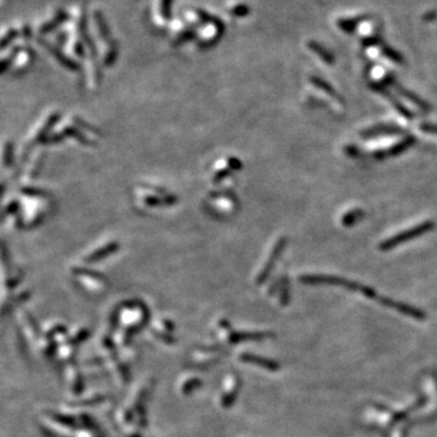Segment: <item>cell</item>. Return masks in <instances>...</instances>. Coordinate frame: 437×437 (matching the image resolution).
<instances>
[{
	"instance_id": "obj_1",
	"label": "cell",
	"mask_w": 437,
	"mask_h": 437,
	"mask_svg": "<svg viewBox=\"0 0 437 437\" xmlns=\"http://www.w3.org/2000/svg\"><path fill=\"white\" fill-rule=\"evenodd\" d=\"M435 224L433 221H425L423 224L418 225V226H414L412 228L406 229V231H402L401 233H397L396 236L391 237L389 239H385L384 242L379 244V249L383 251L390 250V249L395 248L397 245H401L404 242L411 241V239L417 238V237H420L423 234L428 233L429 231L434 228Z\"/></svg>"
},
{
	"instance_id": "obj_2",
	"label": "cell",
	"mask_w": 437,
	"mask_h": 437,
	"mask_svg": "<svg viewBox=\"0 0 437 437\" xmlns=\"http://www.w3.org/2000/svg\"><path fill=\"white\" fill-rule=\"evenodd\" d=\"M300 280L305 284H327V285H339V287L348 288L351 290H360L362 285L353 280H345V278L336 277V276L326 275H307L300 277Z\"/></svg>"
},
{
	"instance_id": "obj_3",
	"label": "cell",
	"mask_w": 437,
	"mask_h": 437,
	"mask_svg": "<svg viewBox=\"0 0 437 437\" xmlns=\"http://www.w3.org/2000/svg\"><path fill=\"white\" fill-rule=\"evenodd\" d=\"M287 242L288 241H287V238H285V237H282V238H280V239H278L277 244H276L275 248H273L272 253H271V255H270V258H268L267 262H266L265 267L262 268V271H261L260 276H259V278H258L259 283L263 282V280H265L266 278H267V276L270 275V272H271V271H272V268H273V266H275V263H276V261H277V259L280 258V254L283 253V250H284L285 246H287Z\"/></svg>"
},
{
	"instance_id": "obj_4",
	"label": "cell",
	"mask_w": 437,
	"mask_h": 437,
	"mask_svg": "<svg viewBox=\"0 0 437 437\" xmlns=\"http://www.w3.org/2000/svg\"><path fill=\"white\" fill-rule=\"evenodd\" d=\"M401 133H403V129L395 124H379L361 131V136L363 139H370L380 135H396Z\"/></svg>"
},
{
	"instance_id": "obj_5",
	"label": "cell",
	"mask_w": 437,
	"mask_h": 437,
	"mask_svg": "<svg viewBox=\"0 0 437 437\" xmlns=\"http://www.w3.org/2000/svg\"><path fill=\"white\" fill-rule=\"evenodd\" d=\"M414 142H416V139H414L413 136H407V138H404L401 142L396 143V145H394L391 148H389V150L378 151V152H375L374 157L377 158V159H384V158L387 157H396V156L401 155V153H403L404 151L411 148Z\"/></svg>"
},
{
	"instance_id": "obj_6",
	"label": "cell",
	"mask_w": 437,
	"mask_h": 437,
	"mask_svg": "<svg viewBox=\"0 0 437 437\" xmlns=\"http://www.w3.org/2000/svg\"><path fill=\"white\" fill-rule=\"evenodd\" d=\"M372 87H373V90H375V91H377V92L382 94L383 96H384L385 99L387 100V101L391 102V105H392V106H394V108L396 109V111L399 112V113L401 114V116H403V118L409 119V121H411V119H413V113H412V112L409 111L408 108H406V107H404L403 105H402L401 102L399 101V100L395 99V97L392 96L391 94H390L389 90H387L386 87H383V85H379V84H373Z\"/></svg>"
},
{
	"instance_id": "obj_7",
	"label": "cell",
	"mask_w": 437,
	"mask_h": 437,
	"mask_svg": "<svg viewBox=\"0 0 437 437\" xmlns=\"http://www.w3.org/2000/svg\"><path fill=\"white\" fill-rule=\"evenodd\" d=\"M38 41L41 44V45L44 46V48L46 49V50L50 51V52L52 53L53 56H55L56 60H57L58 62H60L61 65L63 66V67L68 68V70H79V66H78V63L74 62V61H73V60H70V57H67V56H66L65 53H63L62 51L60 50V49H57V48H56V46L51 45L50 43H48V41L43 40V39H40V40H38Z\"/></svg>"
},
{
	"instance_id": "obj_8",
	"label": "cell",
	"mask_w": 437,
	"mask_h": 437,
	"mask_svg": "<svg viewBox=\"0 0 437 437\" xmlns=\"http://www.w3.org/2000/svg\"><path fill=\"white\" fill-rule=\"evenodd\" d=\"M391 85H394V87H396L397 91H399L400 94L402 95V96H404V97H406V99H408L409 101L413 102V104L417 105V106H418L420 109H423V111H425V112H430L431 111L430 105H429L426 101H424L423 99H420V97H419V96H417V95L414 94V92L409 91V90H407L406 87H402V85L397 84V83L395 82V80H394V82H392Z\"/></svg>"
},
{
	"instance_id": "obj_9",
	"label": "cell",
	"mask_w": 437,
	"mask_h": 437,
	"mask_svg": "<svg viewBox=\"0 0 437 437\" xmlns=\"http://www.w3.org/2000/svg\"><path fill=\"white\" fill-rule=\"evenodd\" d=\"M68 18H70V16H68V14L65 11V10H58L51 21L46 22V23H44L43 26L40 27V29H39V33L40 34L50 33V32L55 31L57 27H60L61 24L65 23Z\"/></svg>"
},
{
	"instance_id": "obj_10",
	"label": "cell",
	"mask_w": 437,
	"mask_h": 437,
	"mask_svg": "<svg viewBox=\"0 0 437 437\" xmlns=\"http://www.w3.org/2000/svg\"><path fill=\"white\" fill-rule=\"evenodd\" d=\"M310 80H311V83L315 85V87H317L318 89H321L322 91H324L326 94L331 95V97H333L334 100H336L338 102H343V99H341L340 95H339L338 92L334 90V87H332L328 82H326V80L322 79V78H318V77H311V79Z\"/></svg>"
},
{
	"instance_id": "obj_11",
	"label": "cell",
	"mask_w": 437,
	"mask_h": 437,
	"mask_svg": "<svg viewBox=\"0 0 437 437\" xmlns=\"http://www.w3.org/2000/svg\"><path fill=\"white\" fill-rule=\"evenodd\" d=\"M307 45H309L310 50H312L315 53H316V55H318L319 57L324 61V62L328 63V65H333L334 61H335L334 60L333 53L329 52L326 48H323L322 45H319V44L316 43V41H310Z\"/></svg>"
},
{
	"instance_id": "obj_12",
	"label": "cell",
	"mask_w": 437,
	"mask_h": 437,
	"mask_svg": "<svg viewBox=\"0 0 437 437\" xmlns=\"http://www.w3.org/2000/svg\"><path fill=\"white\" fill-rule=\"evenodd\" d=\"M94 18H95V22H96L97 27H99L100 34H101L102 38H104L105 40H111V32H109L108 24H107L106 18H105V16L102 15V12L95 11Z\"/></svg>"
},
{
	"instance_id": "obj_13",
	"label": "cell",
	"mask_w": 437,
	"mask_h": 437,
	"mask_svg": "<svg viewBox=\"0 0 437 437\" xmlns=\"http://www.w3.org/2000/svg\"><path fill=\"white\" fill-rule=\"evenodd\" d=\"M365 215L366 214L362 209H353V210L349 211V213H346L345 215L343 216L341 222H343V225L345 227H351L353 226L356 222L361 221V220L365 218Z\"/></svg>"
},
{
	"instance_id": "obj_14",
	"label": "cell",
	"mask_w": 437,
	"mask_h": 437,
	"mask_svg": "<svg viewBox=\"0 0 437 437\" xmlns=\"http://www.w3.org/2000/svg\"><path fill=\"white\" fill-rule=\"evenodd\" d=\"M196 36H197V33L194 29H191V28L185 29V31H182L181 33L177 35V38L175 39L174 44L175 45H180V44H184V43H186V41L192 40V39H194Z\"/></svg>"
},
{
	"instance_id": "obj_15",
	"label": "cell",
	"mask_w": 437,
	"mask_h": 437,
	"mask_svg": "<svg viewBox=\"0 0 437 437\" xmlns=\"http://www.w3.org/2000/svg\"><path fill=\"white\" fill-rule=\"evenodd\" d=\"M382 51L389 60L394 61V62L396 63H403V57H402V55L399 52V51L394 50V49L390 48V46H383Z\"/></svg>"
},
{
	"instance_id": "obj_16",
	"label": "cell",
	"mask_w": 437,
	"mask_h": 437,
	"mask_svg": "<svg viewBox=\"0 0 437 437\" xmlns=\"http://www.w3.org/2000/svg\"><path fill=\"white\" fill-rule=\"evenodd\" d=\"M229 14L234 17H245L250 14V7L246 4H237L229 9Z\"/></svg>"
},
{
	"instance_id": "obj_17",
	"label": "cell",
	"mask_w": 437,
	"mask_h": 437,
	"mask_svg": "<svg viewBox=\"0 0 437 437\" xmlns=\"http://www.w3.org/2000/svg\"><path fill=\"white\" fill-rule=\"evenodd\" d=\"M174 0H162L160 1V15L165 21L172 19V6Z\"/></svg>"
},
{
	"instance_id": "obj_18",
	"label": "cell",
	"mask_w": 437,
	"mask_h": 437,
	"mask_svg": "<svg viewBox=\"0 0 437 437\" xmlns=\"http://www.w3.org/2000/svg\"><path fill=\"white\" fill-rule=\"evenodd\" d=\"M356 24H357V21L351 18H341L338 21V26L346 33H352L356 28Z\"/></svg>"
},
{
	"instance_id": "obj_19",
	"label": "cell",
	"mask_w": 437,
	"mask_h": 437,
	"mask_svg": "<svg viewBox=\"0 0 437 437\" xmlns=\"http://www.w3.org/2000/svg\"><path fill=\"white\" fill-rule=\"evenodd\" d=\"M18 31H17V29H10L9 32H7L6 34H5L4 36H2V39H1V44H0V48L2 49V50H4V49H6V46H9L10 44L12 43V41L15 40V39L17 38V36H18Z\"/></svg>"
},
{
	"instance_id": "obj_20",
	"label": "cell",
	"mask_w": 437,
	"mask_h": 437,
	"mask_svg": "<svg viewBox=\"0 0 437 437\" xmlns=\"http://www.w3.org/2000/svg\"><path fill=\"white\" fill-rule=\"evenodd\" d=\"M116 249H118V244H112V245L105 246V248H102L101 250L96 251V253H95L94 255L90 256V258L87 259V260L92 261V260H96V259H101V258H104V256H106V255H108V254H111V251L116 250Z\"/></svg>"
},
{
	"instance_id": "obj_21",
	"label": "cell",
	"mask_w": 437,
	"mask_h": 437,
	"mask_svg": "<svg viewBox=\"0 0 437 437\" xmlns=\"http://www.w3.org/2000/svg\"><path fill=\"white\" fill-rule=\"evenodd\" d=\"M117 55H118V48H117L116 43H113L111 45V50L106 55V58H105V65H112L117 58Z\"/></svg>"
},
{
	"instance_id": "obj_22",
	"label": "cell",
	"mask_w": 437,
	"mask_h": 437,
	"mask_svg": "<svg viewBox=\"0 0 437 437\" xmlns=\"http://www.w3.org/2000/svg\"><path fill=\"white\" fill-rule=\"evenodd\" d=\"M420 129L425 133L429 134H436L437 135V124H433V123H421L420 124Z\"/></svg>"
},
{
	"instance_id": "obj_23",
	"label": "cell",
	"mask_w": 437,
	"mask_h": 437,
	"mask_svg": "<svg viewBox=\"0 0 437 437\" xmlns=\"http://www.w3.org/2000/svg\"><path fill=\"white\" fill-rule=\"evenodd\" d=\"M345 152L348 153L349 156H351V157H357L358 155H360V150H358L357 147H356L355 145H348L345 147Z\"/></svg>"
},
{
	"instance_id": "obj_24",
	"label": "cell",
	"mask_w": 437,
	"mask_h": 437,
	"mask_svg": "<svg viewBox=\"0 0 437 437\" xmlns=\"http://www.w3.org/2000/svg\"><path fill=\"white\" fill-rule=\"evenodd\" d=\"M75 52L79 53V55H83V45L80 43L75 45Z\"/></svg>"
}]
</instances>
